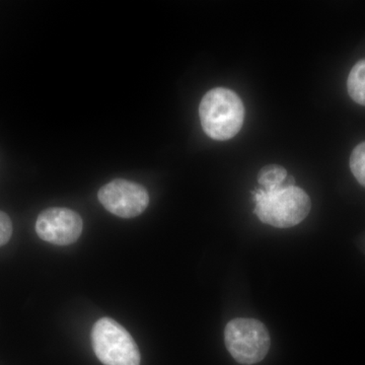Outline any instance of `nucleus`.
<instances>
[{
	"label": "nucleus",
	"mask_w": 365,
	"mask_h": 365,
	"mask_svg": "<svg viewBox=\"0 0 365 365\" xmlns=\"http://www.w3.org/2000/svg\"><path fill=\"white\" fill-rule=\"evenodd\" d=\"M347 88L354 102L365 106V59L353 66L348 76Z\"/></svg>",
	"instance_id": "nucleus-7"
},
{
	"label": "nucleus",
	"mask_w": 365,
	"mask_h": 365,
	"mask_svg": "<svg viewBox=\"0 0 365 365\" xmlns=\"http://www.w3.org/2000/svg\"><path fill=\"white\" fill-rule=\"evenodd\" d=\"M36 232L43 241L68 246L78 241L83 232V220L68 208H48L38 216Z\"/></svg>",
	"instance_id": "nucleus-6"
},
{
	"label": "nucleus",
	"mask_w": 365,
	"mask_h": 365,
	"mask_svg": "<svg viewBox=\"0 0 365 365\" xmlns=\"http://www.w3.org/2000/svg\"><path fill=\"white\" fill-rule=\"evenodd\" d=\"M199 116L204 132L210 138L225 141L241 130L245 108L235 91L216 88L204 96L199 106Z\"/></svg>",
	"instance_id": "nucleus-2"
},
{
	"label": "nucleus",
	"mask_w": 365,
	"mask_h": 365,
	"mask_svg": "<svg viewBox=\"0 0 365 365\" xmlns=\"http://www.w3.org/2000/svg\"><path fill=\"white\" fill-rule=\"evenodd\" d=\"M91 338L93 351L103 364H140V353L135 341L115 319H98L91 330Z\"/></svg>",
	"instance_id": "nucleus-3"
},
{
	"label": "nucleus",
	"mask_w": 365,
	"mask_h": 365,
	"mask_svg": "<svg viewBox=\"0 0 365 365\" xmlns=\"http://www.w3.org/2000/svg\"><path fill=\"white\" fill-rule=\"evenodd\" d=\"M98 201L112 215L122 218H133L148 208V190L137 182L116 179L98 190Z\"/></svg>",
	"instance_id": "nucleus-5"
},
{
	"label": "nucleus",
	"mask_w": 365,
	"mask_h": 365,
	"mask_svg": "<svg viewBox=\"0 0 365 365\" xmlns=\"http://www.w3.org/2000/svg\"><path fill=\"white\" fill-rule=\"evenodd\" d=\"M255 215L266 225L278 228L295 227L309 215L311 199L304 190L283 185L279 188L254 192Z\"/></svg>",
	"instance_id": "nucleus-1"
},
{
	"label": "nucleus",
	"mask_w": 365,
	"mask_h": 365,
	"mask_svg": "<svg viewBox=\"0 0 365 365\" xmlns=\"http://www.w3.org/2000/svg\"><path fill=\"white\" fill-rule=\"evenodd\" d=\"M13 235V222L9 216L0 211V247L9 242Z\"/></svg>",
	"instance_id": "nucleus-10"
},
{
	"label": "nucleus",
	"mask_w": 365,
	"mask_h": 365,
	"mask_svg": "<svg viewBox=\"0 0 365 365\" xmlns=\"http://www.w3.org/2000/svg\"><path fill=\"white\" fill-rule=\"evenodd\" d=\"M350 169L355 179L365 187V143L359 144L350 157Z\"/></svg>",
	"instance_id": "nucleus-9"
},
{
	"label": "nucleus",
	"mask_w": 365,
	"mask_h": 365,
	"mask_svg": "<svg viewBox=\"0 0 365 365\" xmlns=\"http://www.w3.org/2000/svg\"><path fill=\"white\" fill-rule=\"evenodd\" d=\"M225 341L230 355L245 365L262 361L270 349L267 329L255 319H232L225 327Z\"/></svg>",
	"instance_id": "nucleus-4"
},
{
	"label": "nucleus",
	"mask_w": 365,
	"mask_h": 365,
	"mask_svg": "<svg viewBox=\"0 0 365 365\" xmlns=\"http://www.w3.org/2000/svg\"><path fill=\"white\" fill-rule=\"evenodd\" d=\"M287 178L284 168L277 165H266L260 170L258 176L259 184L263 190L279 188L283 186Z\"/></svg>",
	"instance_id": "nucleus-8"
}]
</instances>
